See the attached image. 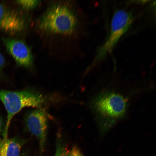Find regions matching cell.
Returning <instances> with one entry per match:
<instances>
[{"instance_id": "cell-1", "label": "cell", "mask_w": 156, "mask_h": 156, "mask_svg": "<svg viewBox=\"0 0 156 156\" xmlns=\"http://www.w3.org/2000/svg\"><path fill=\"white\" fill-rule=\"evenodd\" d=\"M77 19L67 6L56 4L50 6L37 22L41 31L46 33L70 34L77 28Z\"/></svg>"}, {"instance_id": "cell-2", "label": "cell", "mask_w": 156, "mask_h": 156, "mask_svg": "<svg viewBox=\"0 0 156 156\" xmlns=\"http://www.w3.org/2000/svg\"><path fill=\"white\" fill-rule=\"evenodd\" d=\"M0 100L7 112V117L2 137L7 139L11 122L14 116L24 107L42 108L46 101L40 93L31 90L11 91L0 89Z\"/></svg>"}, {"instance_id": "cell-3", "label": "cell", "mask_w": 156, "mask_h": 156, "mask_svg": "<svg viewBox=\"0 0 156 156\" xmlns=\"http://www.w3.org/2000/svg\"><path fill=\"white\" fill-rule=\"evenodd\" d=\"M127 100L113 92L105 91L95 97L91 104L92 108L101 117L110 120H117L125 115Z\"/></svg>"}, {"instance_id": "cell-4", "label": "cell", "mask_w": 156, "mask_h": 156, "mask_svg": "<svg viewBox=\"0 0 156 156\" xmlns=\"http://www.w3.org/2000/svg\"><path fill=\"white\" fill-rule=\"evenodd\" d=\"M133 19L132 12L123 10L116 11L112 21L110 35L98 49L95 61L104 59L113 50L120 38L127 31Z\"/></svg>"}, {"instance_id": "cell-5", "label": "cell", "mask_w": 156, "mask_h": 156, "mask_svg": "<svg viewBox=\"0 0 156 156\" xmlns=\"http://www.w3.org/2000/svg\"><path fill=\"white\" fill-rule=\"evenodd\" d=\"M27 130L38 140L41 153L44 150L47 131V114L42 108L31 110L24 118Z\"/></svg>"}, {"instance_id": "cell-6", "label": "cell", "mask_w": 156, "mask_h": 156, "mask_svg": "<svg viewBox=\"0 0 156 156\" xmlns=\"http://www.w3.org/2000/svg\"><path fill=\"white\" fill-rule=\"evenodd\" d=\"M2 40L6 50L18 64L27 67L32 65L31 51L24 42L10 38H3Z\"/></svg>"}, {"instance_id": "cell-7", "label": "cell", "mask_w": 156, "mask_h": 156, "mask_svg": "<svg viewBox=\"0 0 156 156\" xmlns=\"http://www.w3.org/2000/svg\"><path fill=\"white\" fill-rule=\"evenodd\" d=\"M26 22L21 14L3 4H0V29L8 34H15L22 31Z\"/></svg>"}, {"instance_id": "cell-8", "label": "cell", "mask_w": 156, "mask_h": 156, "mask_svg": "<svg viewBox=\"0 0 156 156\" xmlns=\"http://www.w3.org/2000/svg\"><path fill=\"white\" fill-rule=\"evenodd\" d=\"M25 143V140L17 136L0 138V156H21L22 148Z\"/></svg>"}, {"instance_id": "cell-9", "label": "cell", "mask_w": 156, "mask_h": 156, "mask_svg": "<svg viewBox=\"0 0 156 156\" xmlns=\"http://www.w3.org/2000/svg\"><path fill=\"white\" fill-rule=\"evenodd\" d=\"M17 3L23 9L29 10L36 7L39 3V1L34 0H16Z\"/></svg>"}, {"instance_id": "cell-10", "label": "cell", "mask_w": 156, "mask_h": 156, "mask_svg": "<svg viewBox=\"0 0 156 156\" xmlns=\"http://www.w3.org/2000/svg\"><path fill=\"white\" fill-rule=\"evenodd\" d=\"M70 151L64 143L60 140L57 141L54 156H70Z\"/></svg>"}, {"instance_id": "cell-11", "label": "cell", "mask_w": 156, "mask_h": 156, "mask_svg": "<svg viewBox=\"0 0 156 156\" xmlns=\"http://www.w3.org/2000/svg\"><path fill=\"white\" fill-rule=\"evenodd\" d=\"M70 156H83V155L77 146H74L70 151Z\"/></svg>"}, {"instance_id": "cell-12", "label": "cell", "mask_w": 156, "mask_h": 156, "mask_svg": "<svg viewBox=\"0 0 156 156\" xmlns=\"http://www.w3.org/2000/svg\"><path fill=\"white\" fill-rule=\"evenodd\" d=\"M5 63V60L4 57L0 51V76L1 75L2 70Z\"/></svg>"}, {"instance_id": "cell-13", "label": "cell", "mask_w": 156, "mask_h": 156, "mask_svg": "<svg viewBox=\"0 0 156 156\" xmlns=\"http://www.w3.org/2000/svg\"><path fill=\"white\" fill-rule=\"evenodd\" d=\"M5 123L4 122L3 118L0 114V134H3L5 127Z\"/></svg>"}, {"instance_id": "cell-14", "label": "cell", "mask_w": 156, "mask_h": 156, "mask_svg": "<svg viewBox=\"0 0 156 156\" xmlns=\"http://www.w3.org/2000/svg\"><path fill=\"white\" fill-rule=\"evenodd\" d=\"M21 156H26V155H25V154H21Z\"/></svg>"}]
</instances>
